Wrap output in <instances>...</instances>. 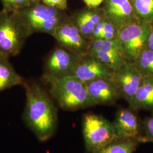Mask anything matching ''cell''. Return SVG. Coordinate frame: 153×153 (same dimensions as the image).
<instances>
[{"mask_svg":"<svg viewBox=\"0 0 153 153\" xmlns=\"http://www.w3.org/2000/svg\"><path fill=\"white\" fill-rule=\"evenodd\" d=\"M26 103L23 119L40 141L52 137L58 123L57 110L46 90L36 82H26Z\"/></svg>","mask_w":153,"mask_h":153,"instance_id":"6da1fadb","label":"cell"},{"mask_svg":"<svg viewBox=\"0 0 153 153\" xmlns=\"http://www.w3.org/2000/svg\"><path fill=\"white\" fill-rule=\"evenodd\" d=\"M49 86V93L61 109L73 111L95 105L86 82L74 75L43 76Z\"/></svg>","mask_w":153,"mask_h":153,"instance_id":"7a4b0ae2","label":"cell"},{"mask_svg":"<svg viewBox=\"0 0 153 153\" xmlns=\"http://www.w3.org/2000/svg\"><path fill=\"white\" fill-rule=\"evenodd\" d=\"M63 11L40 2L16 13L31 35L43 33L52 35L67 18Z\"/></svg>","mask_w":153,"mask_h":153,"instance_id":"3957f363","label":"cell"},{"mask_svg":"<svg viewBox=\"0 0 153 153\" xmlns=\"http://www.w3.org/2000/svg\"><path fill=\"white\" fill-rule=\"evenodd\" d=\"M16 12L0 11V53L9 57L18 55L31 36Z\"/></svg>","mask_w":153,"mask_h":153,"instance_id":"277c9868","label":"cell"},{"mask_svg":"<svg viewBox=\"0 0 153 153\" xmlns=\"http://www.w3.org/2000/svg\"><path fill=\"white\" fill-rule=\"evenodd\" d=\"M85 146L88 153H95L116 139L112 122L101 115L86 114L82 120Z\"/></svg>","mask_w":153,"mask_h":153,"instance_id":"5b68a950","label":"cell"},{"mask_svg":"<svg viewBox=\"0 0 153 153\" xmlns=\"http://www.w3.org/2000/svg\"><path fill=\"white\" fill-rule=\"evenodd\" d=\"M153 25L139 21L133 22L119 32L117 40L126 60L134 62L147 47Z\"/></svg>","mask_w":153,"mask_h":153,"instance_id":"8992f818","label":"cell"},{"mask_svg":"<svg viewBox=\"0 0 153 153\" xmlns=\"http://www.w3.org/2000/svg\"><path fill=\"white\" fill-rule=\"evenodd\" d=\"M61 47L77 55L87 52L89 40L85 38L71 18H67L52 35Z\"/></svg>","mask_w":153,"mask_h":153,"instance_id":"52a82bcc","label":"cell"},{"mask_svg":"<svg viewBox=\"0 0 153 153\" xmlns=\"http://www.w3.org/2000/svg\"><path fill=\"white\" fill-rule=\"evenodd\" d=\"M136 112L129 108H120L116 111L115 119L112 122L116 138L134 139L140 142L142 120Z\"/></svg>","mask_w":153,"mask_h":153,"instance_id":"ba28073f","label":"cell"},{"mask_svg":"<svg viewBox=\"0 0 153 153\" xmlns=\"http://www.w3.org/2000/svg\"><path fill=\"white\" fill-rule=\"evenodd\" d=\"M143 76L134 62L127 61L114 72L112 79L115 81L123 98L129 103L139 87Z\"/></svg>","mask_w":153,"mask_h":153,"instance_id":"9c48e42d","label":"cell"},{"mask_svg":"<svg viewBox=\"0 0 153 153\" xmlns=\"http://www.w3.org/2000/svg\"><path fill=\"white\" fill-rule=\"evenodd\" d=\"M80 55L61 46L56 48L46 60L43 76H61L72 74Z\"/></svg>","mask_w":153,"mask_h":153,"instance_id":"30bf717a","label":"cell"},{"mask_svg":"<svg viewBox=\"0 0 153 153\" xmlns=\"http://www.w3.org/2000/svg\"><path fill=\"white\" fill-rule=\"evenodd\" d=\"M103 3L102 10L104 18L111 22L119 31L138 21L131 0H104Z\"/></svg>","mask_w":153,"mask_h":153,"instance_id":"8fae6325","label":"cell"},{"mask_svg":"<svg viewBox=\"0 0 153 153\" xmlns=\"http://www.w3.org/2000/svg\"><path fill=\"white\" fill-rule=\"evenodd\" d=\"M114 72L96 57L86 53L79 56L72 75L88 83L99 78H112Z\"/></svg>","mask_w":153,"mask_h":153,"instance_id":"7c38bea8","label":"cell"},{"mask_svg":"<svg viewBox=\"0 0 153 153\" xmlns=\"http://www.w3.org/2000/svg\"><path fill=\"white\" fill-rule=\"evenodd\" d=\"M90 96L95 105H114L121 98L112 78H102L86 83Z\"/></svg>","mask_w":153,"mask_h":153,"instance_id":"4fadbf2b","label":"cell"},{"mask_svg":"<svg viewBox=\"0 0 153 153\" xmlns=\"http://www.w3.org/2000/svg\"><path fill=\"white\" fill-rule=\"evenodd\" d=\"M128 104L129 108L135 111L142 109L153 112V76H143L136 93Z\"/></svg>","mask_w":153,"mask_h":153,"instance_id":"5bb4252c","label":"cell"},{"mask_svg":"<svg viewBox=\"0 0 153 153\" xmlns=\"http://www.w3.org/2000/svg\"><path fill=\"white\" fill-rule=\"evenodd\" d=\"M103 19L104 16L102 10L99 11L97 9L80 11L71 18L82 35L89 41L92 39L95 26Z\"/></svg>","mask_w":153,"mask_h":153,"instance_id":"9a60e30c","label":"cell"},{"mask_svg":"<svg viewBox=\"0 0 153 153\" xmlns=\"http://www.w3.org/2000/svg\"><path fill=\"white\" fill-rule=\"evenodd\" d=\"M26 82L14 69L9 57L0 53V91L19 85L23 86Z\"/></svg>","mask_w":153,"mask_h":153,"instance_id":"2e32d148","label":"cell"},{"mask_svg":"<svg viewBox=\"0 0 153 153\" xmlns=\"http://www.w3.org/2000/svg\"><path fill=\"white\" fill-rule=\"evenodd\" d=\"M140 142L130 138H116L95 153H133Z\"/></svg>","mask_w":153,"mask_h":153,"instance_id":"e0dca14e","label":"cell"},{"mask_svg":"<svg viewBox=\"0 0 153 153\" xmlns=\"http://www.w3.org/2000/svg\"><path fill=\"white\" fill-rule=\"evenodd\" d=\"M86 54V53H85ZM86 54L92 55L113 71L120 68L126 62V59L121 53L109 51H92Z\"/></svg>","mask_w":153,"mask_h":153,"instance_id":"ac0fdd59","label":"cell"},{"mask_svg":"<svg viewBox=\"0 0 153 153\" xmlns=\"http://www.w3.org/2000/svg\"><path fill=\"white\" fill-rule=\"evenodd\" d=\"M137 19L153 25V0H131Z\"/></svg>","mask_w":153,"mask_h":153,"instance_id":"d6986e66","label":"cell"},{"mask_svg":"<svg viewBox=\"0 0 153 153\" xmlns=\"http://www.w3.org/2000/svg\"><path fill=\"white\" fill-rule=\"evenodd\" d=\"M143 76H153V51L146 48L134 62Z\"/></svg>","mask_w":153,"mask_h":153,"instance_id":"ffe728a7","label":"cell"},{"mask_svg":"<svg viewBox=\"0 0 153 153\" xmlns=\"http://www.w3.org/2000/svg\"><path fill=\"white\" fill-rule=\"evenodd\" d=\"M2 9L9 12H16L22 9L41 2V0H0Z\"/></svg>","mask_w":153,"mask_h":153,"instance_id":"44dd1931","label":"cell"},{"mask_svg":"<svg viewBox=\"0 0 153 153\" xmlns=\"http://www.w3.org/2000/svg\"><path fill=\"white\" fill-rule=\"evenodd\" d=\"M140 143L153 142V114L142 120V134Z\"/></svg>","mask_w":153,"mask_h":153,"instance_id":"7402d4cb","label":"cell"},{"mask_svg":"<svg viewBox=\"0 0 153 153\" xmlns=\"http://www.w3.org/2000/svg\"><path fill=\"white\" fill-rule=\"evenodd\" d=\"M119 31L109 21L105 18L103 33L98 39L116 40L118 38Z\"/></svg>","mask_w":153,"mask_h":153,"instance_id":"603a6c76","label":"cell"},{"mask_svg":"<svg viewBox=\"0 0 153 153\" xmlns=\"http://www.w3.org/2000/svg\"><path fill=\"white\" fill-rule=\"evenodd\" d=\"M46 5L64 11L68 7V0H41Z\"/></svg>","mask_w":153,"mask_h":153,"instance_id":"cb8c5ba5","label":"cell"},{"mask_svg":"<svg viewBox=\"0 0 153 153\" xmlns=\"http://www.w3.org/2000/svg\"><path fill=\"white\" fill-rule=\"evenodd\" d=\"M105 18L102 21L98 23L94 29L93 34H92V39H98L100 38L102 33H103V27H104Z\"/></svg>","mask_w":153,"mask_h":153,"instance_id":"d4e9b609","label":"cell"},{"mask_svg":"<svg viewBox=\"0 0 153 153\" xmlns=\"http://www.w3.org/2000/svg\"><path fill=\"white\" fill-rule=\"evenodd\" d=\"M89 9H97L104 0H83Z\"/></svg>","mask_w":153,"mask_h":153,"instance_id":"484cf974","label":"cell"},{"mask_svg":"<svg viewBox=\"0 0 153 153\" xmlns=\"http://www.w3.org/2000/svg\"><path fill=\"white\" fill-rule=\"evenodd\" d=\"M146 48L153 51V26L148 38Z\"/></svg>","mask_w":153,"mask_h":153,"instance_id":"4316f807","label":"cell"}]
</instances>
